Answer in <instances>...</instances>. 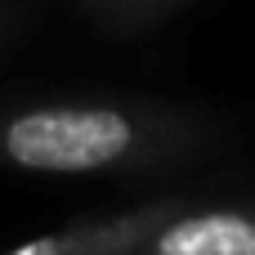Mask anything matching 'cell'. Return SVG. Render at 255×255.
Returning <instances> with one entry per match:
<instances>
[{
	"label": "cell",
	"instance_id": "5",
	"mask_svg": "<svg viewBox=\"0 0 255 255\" xmlns=\"http://www.w3.org/2000/svg\"><path fill=\"white\" fill-rule=\"evenodd\" d=\"M9 13H13V0H0V27L9 22Z\"/></svg>",
	"mask_w": 255,
	"mask_h": 255
},
{
	"label": "cell",
	"instance_id": "4",
	"mask_svg": "<svg viewBox=\"0 0 255 255\" xmlns=\"http://www.w3.org/2000/svg\"><path fill=\"white\" fill-rule=\"evenodd\" d=\"M193 0H72V9L94 22L103 36H139L166 18H175Z\"/></svg>",
	"mask_w": 255,
	"mask_h": 255
},
{
	"label": "cell",
	"instance_id": "1",
	"mask_svg": "<svg viewBox=\"0 0 255 255\" xmlns=\"http://www.w3.org/2000/svg\"><path fill=\"white\" fill-rule=\"evenodd\" d=\"M220 121L157 99H54L0 112V166L27 175H152L202 161Z\"/></svg>",
	"mask_w": 255,
	"mask_h": 255
},
{
	"label": "cell",
	"instance_id": "3",
	"mask_svg": "<svg viewBox=\"0 0 255 255\" xmlns=\"http://www.w3.org/2000/svg\"><path fill=\"white\" fill-rule=\"evenodd\" d=\"M139 255H255V206H197L170 215Z\"/></svg>",
	"mask_w": 255,
	"mask_h": 255
},
{
	"label": "cell",
	"instance_id": "2",
	"mask_svg": "<svg viewBox=\"0 0 255 255\" xmlns=\"http://www.w3.org/2000/svg\"><path fill=\"white\" fill-rule=\"evenodd\" d=\"M188 202L193 197H161V202H143V206L108 211V215H85L4 255H139V247Z\"/></svg>",
	"mask_w": 255,
	"mask_h": 255
}]
</instances>
